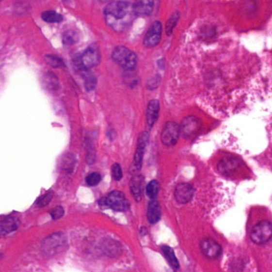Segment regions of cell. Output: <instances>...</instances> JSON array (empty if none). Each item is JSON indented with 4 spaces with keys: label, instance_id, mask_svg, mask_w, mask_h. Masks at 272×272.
Listing matches in <instances>:
<instances>
[{
    "label": "cell",
    "instance_id": "9a60e30c",
    "mask_svg": "<svg viewBox=\"0 0 272 272\" xmlns=\"http://www.w3.org/2000/svg\"><path fill=\"white\" fill-rule=\"evenodd\" d=\"M143 184L144 178L142 175H134L130 181L131 194L136 201H142V192H143Z\"/></svg>",
    "mask_w": 272,
    "mask_h": 272
},
{
    "label": "cell",
    "instance_id": "5b68a950",
    "mask_svg": "<svg viewBox=\"0 0 272 272\" xmlns=\"http://www.w3.org/2000/svg\"><path fill=\"white\" fill-rule=\"evenodd\" d=\"M99 205L101 208H110L115 211L124 212L128 210L129 204L123 193L115 190L110 193L107 196L100 199Z\"/></svg>",
    "mask_w": 272,
    "mask_h": 272
},
{
    "label": "cell",
    "instance_id": "5bb4252c",
    "mask_svg": "<svg viewBox=\"0 0 272 272\" xmlns=\"http://www.w3.org/2000/svg\"><path fill=\"white\" fill-rule=\"evenodd\" d=\"M160 111V105L158 100H152L148 103L146 110V121L148 127H153L156 121H158Z\"/></svg>",
    "mask_w": 272,
    "mask_h": 272
},
{
    "label": "cell",
    "instance_id": "d6986e66",
    "mask_svg": "<svg viewBox=\"0 0 272 272\" xmlns=\"http://www.w3.org/2000/svg\"><path fill=\"white\" fill-rule=\"evenodd\" d=\"M43 83L47 90L49 91H57L59 90V79L55 74L51 72H47L43 76Z\"/></svg>",
    "mask_w": 272,
    "mask_h": 272
},
{
    "label": "cell",
    "instance_id": "277c9868",
    "mask_svg": "<svg viewBox=\"0 0 272 272\" xmlns=\"http://www.w3.org/2000/svg\"><path fill=\"white\" fill-rule=\"evenodd\" d=\"M112 58L115 62L127 71H132L137 66V55L126 47L122 45L116 47L112 51Z\"/></svg>",
    "mask_w": 272,
    "mask_h": 272
},
{
    "label": "cell",
    "instance_id": "4316f807",
    "mask_svg": "<svg viewBox=\"0 0 272 272\" xmlns=\"http://www.w3.org/2000/svg\"><path fill=\"white\" fill-rule=\"evenodd\" d=\"M101 174L97 173V172H94V173L89 174L86 179V183L90 186L97 185L101 181Z\"/></svg>",
    "mask_w": 272,
    "mask_h": 272
},
{
    "label": "cell",
    "instance_id": "1f68e13d",
    "mask_svg": "<svg viewBox=\"0 0 272 272\" xmlns=\"http://www.w3.org/2000/svg\"><path fill=\"white\" fill-rule=\"evenodd\" d=\"M64 214V210L62 206H57L54 208L53 210L50 211V216L54 220H58V219L61 218L62 216Z\"/></svg>",
    "mask_w": 272,
    "mask_h": 272
},
{
    "label": "cell",
    "instance_id": "4dcf8cb0",
    "mask_svg": "<svg viewBox=\"0 0 272 272\" xmlns=\"http://www.w3.org/2000/svg\"><path fill=\"white\" fill-rule=\"evenodd\" d=\"M96 85H97V80H96L95 76L91 75V76H88L86 77V81H85V87H86L87 91H91V90H95Z\"/></svg>",
    "mask_w": 272,
    "mask_h": 272
},
{
    "label": "cell",
    "instance_id": "44dd1931",
    "mask_svg": "<svg viewBox=\"0 0 272 272\" xmlns=\"http://www.w3.org/2000/svg\"><path fill=\"white\" fill-rule=\"evenodd\" d=\"M239 165L238 161L235 159H225L219 163V170L222 173H229L237 167Z\"/></svg>",
    "mask_w": 272,
    "mask_h": 272
},
{
    "label": "cell",
    "instance_id": "83f0119b",
    "mask_svg": "<svg viewBox=\"0 0 272 272\" xmlns=\"http://www.w3.org/2000/svg\"><path fill=\"white\" fill-rule=\"evenodd\" d=\"M53 196H54V194H53L52 191H49L48 194L43 195L42 197H40V198L38 199V201H37V206H38V207H44L46 205H48V204L51 201Z\"/></svg>",
    "mask_w": 272,
    "mask_h": 272
},
{
    "label": "cell",
    "instance_id": "8992f818",
    "mask_svg": "<svg viewBox=\"0 0 272 272\" xmlns=\"http://www.w3.org/2000/svg\"><path fill=\"white\" fill-rule=\"evenodd\" d=\"M250 237L256 244L267 243L272 237V224L269 221H261L252 228Z\"/></svg>",
    "mask_w": 272,
    "mask_h": 272
},
{
    "label": "cell",
    "instance_id": "d4e9b609",
    "mask_svg": "<svg viewBox=\"0 0 272 272\" xmlns=\"http://www.w3.org/2000/svg\"><path fill=\"white\" fill-rule=\"evenodd\" d=\"M46 62L49 66L53 68H64L65 66V63L63 61L62 58L59 57L55 56V55H46L45 56Z\"/></svg>",
    "mask_w": 272,
    "mask_h": 272
},
{
    "label": "cell",
    "instance_id": "484cf974",
    "mask_svg": "<svg viewBox=\"0 0 272 272\" xmlns=\"http://www.w3.org/2000/svg\"><path fill=\"white\" fill-rule=\"evenodd\" d=\"M179 13L173 14V15L170 17L168 22H167L166 24V32L167 34H172V32H173V29H174V27H176V24L177 23L178 19H179Z\"/></svg>",
    "mask_w": 272,
    "mask_h": 272
},
{
    "label": "cell",
    "instance_id": "52a82bcc",
    "mask_svg": "<svg viewBox=\"0 0 272 272\" xmlns=\"http://www.w3.org/2000/svg\"><path fill=\"white\" fill-rule=\"evenodd\" d=\"M180 128L175 122L169 121L164 125L161 133L162 143L168 147L175 145L180 137Z\"/></svg>",
    "mask_w": 272,
    "mask_h": 272
},
{
    "label": "cell",
    "instance_id": "7402d4cb",
    "mask_svg": "<svg viewBox=\"0 0 272 272\" xmlns=\"http://www.w3.org/2000/svg\"><path fill=\"white\" fill-rule=\"evenodd\" d=\"M42 18L47 23H58L63 20V16L60 14L53 11L43 12L42 14Z\"/></svg>",
    "mask_w": 272,
    "mask_h": 272
},
{
    "label": "cell",
    "instance_id": "6da1fadb",
    "mask_svg": "<svg viewBox=\"0 0 272 272\" xmlns=\"http://www.w3.org/2000/svg\"><path fill=\"white\" fill-rule=\"evenodd\" d=\"M106 24L116 32H124L131 27L135 19L133 5L126 1H115L104 10Z\"/></svg>",
    "mask_w": 272,
    "mask_h": 272
},
{
    "label": "cell",
    "instance_id": "603a6c76",
    "mask_svg": "<svg viewBox=\"0 0 272 272\" xmlns=\"http://www.w3.org/2000/svg\"><path fill=\"white\" fill-rule=\"evenodd\" d=\"M79 40V34L73 30H67L63 35V43L64 45H74Z\"/></svg>",
    "mask_w": 272,
    "mask_h": 272
},
{
    "label": "cell",
    "instance_id": "3957f363",
    "mask_svg": "<svg viewBox=\"0 0 272 272\" xmlns=\"http://www.w3.org/2000/svg\"><path fill=\"white\" fill-rule=\"evenodd\" d=\"M67 248V238L63 232L50 235L43 241L42 250L46 255L52 257L59 254Z\"/></svg>",
    "mask_w": 272,
    "mask_h": 272
},
{
    "label": "cell",
    "instance_id": "9c48e42d",
    "mask_svg": "<svg viewBox=\"0 0 272 272\" xmlns=\"http://www.w3.org/2000/svg\"><path fill=\"white\" fill-rule=\"evenodd\" d=\"M180 134L185 138H191L196 136L200 128V121L195 116H187L180 126Z\"/></svg>",
    "mask_w": 272,
    "mask_h": 272
},
{
    "label": "cell",
    "instance_id": "7c38bea8",
    "mask_svg": "<svg viewBox=\"0 0 272 272\" xmlns=\"http://www.w3.org/2000/svg\"><path fill=\"white\" fill-rule=\"evenodd\" d=\"M193 194V186L186 182L178 184L174 191L176 200L180 204L188 203L192 198Z\"/></svg>",
    "mask_w": 272,
    "mask_h": 272
},
{
    "label": "cell",
    "instance_id": "30bf717a",
    "mask_svg": "<svg viewBox=\"0 0 272 272\" xmlns=\"http://www.w3.org/2000/svg\"><path fill=\"white\" fill-rule=\"evenodd\" d=\"M200 250L205 257L210 259H216L222 253V248L216 241L212 239H204L200 242Z\"/></svg>",
    "mask_w": 272,
    "mask_h": 272
},
{
    "label": "cell",
    "instance_id": "ffe728a7",
    "mask_svg": "<svg viewBox=\"0 0 272 272\" xmlns=\"http://www.w3.org/2000/svg\"><path fill=\"white\" fill-rule=\"evenodd\" d=\"M162 252L164 253V257L166 258L169 264L171 265L173 269H178L179 268V262H178L176 257L174 251L169 246H163L161 248Z\"/></svg>",
    "mask_w": 272,
    "mask_h": 272
},
{
    "label": "cell",
    "instance_id": "f1b7e54d",
    "mask_svg": "<svg viewBox=\"0 0 272 272\" xmlns=\"http://www.w3.org/2000/svg\"><path fill=\"white\" fill-rule=\"evenodd\" d=\"M112 176L116 181H120L122 178V170L118 163L112 166Z\"/></svg>",
    "mask_w": 272,
    "mask_h": 272
},
{
    "label": "cell",
    "instance_id": "ac0fdd59",
    "mask_svg": "<svg viewBox=\"0 0 272 272\" xmlns=\"http://www.w3.org/2000/svg\"><path fill=\"white\" fill-rule=\"evenodd\" d=\"M20 221L17 217H7L1 222L0 231L1 234L7 235L11 232L16 231L19 226Z\"/></svg>",
    "mask_w": 272,
    "mask_h": 272
},
{
    "label": "cell",
    "instance_id": "e0dca14e",
    "mask_svg": "<svg viewBox=\"0 0 272 272\" xmlns=\"http://www.w3.org/2000/svg\"><path fill=\"white\" fill-rule=\"evenodd\" d=\"M102 249H103V252L108 257H117L121 253L122 247H121V244L117 241H113V240H111V239H107V240L104 241Z\"/></svg>",
    "mask_w": 272,
    "mask_h": 272
},
{
    "label": "cell",
    "instance_id": "7a4b0ae2",
    "mask_svg": "<svg viewBox=\"0 0 272 272\" xmlns=\"http://www.w3.org/2000/svg\"><path fill=\"white\" fill-rule=\"evenodd\" d=\"M101 61V52L97 44H92L87 47L81 56L77 57L74 64L81 70H87L95 67Z\"/></svg>",
    "mask_w": 272,
    "mask_h": 272
},
{
    "label": "cell",
    "instance_id": "836d02e7",
    "mask_svg": "<svg viewBox=\"0 0 272 272\" xmlns=\"http://www.w3.org/2000/svg\"><path fill=\"white\" fill-rule=\"evenodd\" d=\"M101 1H103V2H106V1H108V0H101Z\"/></svg>",
    "mask_w": 272,
    "mask_h": 272
},
{
    "label": "cell",
    "instance_id": "8fae6325",
    "mask_svg": "<svg viewBox=\"0 0 272 272\" xmlns=\"http://www.w3.org/2000/svg\"><path fill=\"white\" fill-rule=\"evenodd\" d=\"M162 26L160 22H154L144 36V45L148 48L154 47L160 43Z\"/></svg>",
    "mask_w": 272,
    "mask_h": 272
},
{
    "label": "cell",
    "instance_id": "d6a6232c",
    "mask_svg": "<svg viewBox=\"0 0 272 272\" xmlns=\"http://www.w3.org/2000/svg\"><path fill=\"white\" fill-rule=\"evenodd\" d=\"M160 81V76H153V78L149 79V80L147 82V88L148 90H155L156 88L158 87Z\"/></svg>",
    "mask_w": 272,
    "mask_h": 272
},
{
    "label": "cell",
    "instance_id": "4fadbf2b",
    "mask_svg": "<svg viewBox=\"0 0 272 272\" xmlns=\"http://www.w3.org/2000/svg\"><path fill=\"white\" fill-rule=\"evenodd\" d=\"M133 5L136 15L146 16L153 12L154 2L153 0H135Z\"/></svg>",
    "mask_w": 272,
    "mask_h": 272
},
{
    "label": "cell",
    "instance_id": "ba28073f",
    "mask_svg": "<svg viewBox=\"0 0 272 272\" xmlns=\"http://www.w3.org/2000/svg\"><path fill=\"white\" fill-rule=\"evenodd\" d=\"M148 138L149 137L148 132H143L140 134L137 142V150L133 158V166H132V169L134 173L139 171L142 169V161H143L145 148L148 144Z\"/></svg>",
    "mask_w": 272,
    "mask_h": 272
},
{
    "label": "cell",
    "instance_id": "2e32d148",
    "mask_svg": "<svg viewBox=\"0 0 272 272\" xmlns=\"http://www.w3.org/2000/svg\"><path fill=\"white\" fill-rule=\"evenodd\" d=\"M161 216V210L158 201L151 200L148 203V210H147V217L148 221L151 224H156L159 221Z\"/></svg>",
    "mask_w": 272,
    "mask_h": 272
},
{
    "label": "cell",
    "instance_id": "cb8c5ba5",
    "mask_svg": "<svg viewBox=\"0 0 272 272\" xmlns=\"http://www.w3.org/2000/svg\"><path fill=\"white\" fill-rule=\"evenodd\" d=\"M159 190H160V185H159L158 181H156V180L151 181L150 182L148 183V185H147V195H148V197L152 199V200H154V199L158 196Z\"/></svg>",
    "mask_w": 272,
    "mask_h": 272
},
{
    "label": "cell",
    "instance_id": "f546056e",
    "mask_svg": "<svg viewBox=\"0 0 272 272\" xmlns=\"http://www.w3.org/2000/svg\"><path fill=\"white\" fill-rule=\"evenodd\" d=\"M124 80H125V82L126 83V85H128V86H131V87L136 86L139 81L138 77L136 76L135 74H126V76L124 77Z\"/></svg>",
    "mask_w": 272,
    "mask_h": 272
}]
</instances>
